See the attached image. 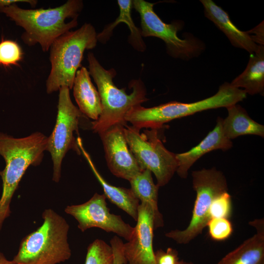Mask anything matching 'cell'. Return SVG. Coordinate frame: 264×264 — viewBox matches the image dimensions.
Returning <instances> with one entry per match:
<instances>
[{
  "instance_id": "6da1fadb",
  "label": "cell",
  "mask_w": 264,
  "mask_h": 264,
  "mask_svg": "<svg viewBox=\"0 0 264 264\" xmlns=\"http://www.w3.org/2000/svg\"><path fill=\"white\" fill-rule=\"evenodd\" d=\"M84 7L81 0H68L52 8L26 9L14 4L0 10L24 30L22 42L28 46L39 44L47 52L59 37L78 25Z\"/></svg>"
},
{
  "instance_id": "7a4b0ae2",
  "label": "cell",
  "mask_w": 264,
  "mask_h": 264,
  "mask_svg": "<svg viewBox=\"0 0 264 264\" xmlns=\"http://www.w3.org/2000/svg\"><path fill=\"white\" fill-rule=\"evenodd\" d=\"M48 137L35 132L22 138H15L0 132V155L5 166L0 171L2 191L0 198V231L4 220L11 215L12 197L27 169L42 162L46 151Z\"/></svg>"
},
{
  "instance_id": "3957f363",
  "label": "cell",
  "mask_w": 264,
  "mask_h": 264,
  "mask_svg": "<svg viewBox=\"0 0 264 264\" xmlns=\"http://www.w3.org/2000/svg\"><path fill=\"white\" fill-rule=\"evenodd\" d=\"M88 71L97 85L101 98L102 111L96 121L92 122V129L98 134L115 125H126L125 116L134 107L148 100L143 83L139 79L129 83L132 89L129 94L125 88H118L113 82L116 72L114 68H104L93 53L88 54Z\"/></svg>"
},
{
  "instance_id": "277c9868",
  "label": "cell",
  "mask_w": 264,
  "mask_h": 264,
  "mask_svg": "<svg viewBox=\"0 0 264 264\" xmlns=\"http://www.w3.org/2000/svg\"><path fill=\"white\" fill-rule=\"evenodd\" d=\"M42 224L21 241L13 262L17 264H58L70 259L69 225L51 209H45Z\"/></svg>"
},
{
  "instance_id": "5b68a950",
  "label": "cell",
  "mask_w": 264,
  "mask_h": 264,
  "mask_svg": "<svg viewBox=\"0 0 264 264\" xmlns=\"http://www.w3.org/2000/svg\"><path fill=\"white\" fill-rule=\"evenodd\" d=\"M246 97L243 89L225 82L218 92L206 99L190 103L172 101L157 106L146 108L138 105L132 108L125 116V121L132 126L158 129L167 122L209 109L227 108L242 101Z\"/></svg>"
},
{
  "instance_id": "8992f818",
  "label": "cell",
  "mask_w": 264,
  "mask_h": 264,
  "mask_svg": "<svg viewBox=\"0 0 264 264\" xmlns=\"http://www.w3.org/2000/svg\"><path fill=\"white\" fill-rule=\"evenodd\" d=\"M93 26L85 23L79 29L69 31L57 38L49 48L51 69L46 81V91L50 94L63 87L71 89L78 69L81 66L86 50L97 44Z\"/></svg>"
},
{
  "instance_id": "52a82bcc",
  "label": "cell",
  "mask_w": 264,
  "mask_h": 264,
  "mask_svg": "<svg viewBox=\"0 0 264 264\" xmlns=\"http://www.w3.org/2000/svg\"><path fill=\"white\" fill-rule=\"evenodd\" d=\"M192 176L196 198L191 220L185 229L173 230L165 234L179 244H187L201 234L210 220L209 211L212 201L228 191L225 176L214 167L193 171Z\"/></svg>"
},
{
  "instance_id": "ba28073f",
  "label": "cell",
  "mask_w": 264,
  "mask_h": 264,
  "mask_svg": "<svg viewBox=\"0 0 264 264\" xmlns=\"http://www.w3.org/2000/svg\"><path fill=\"white\" fill-rule=\"evenodd\" d=\"M124 135L131 152L141 170L148 169L157 180L158 187L167 184L177 168L176 154L168 151L158 137L157 129L140 130L127 125Z\"/></svg>"
},
{
  "instance_id": "9c48e42d",
  "label": "cell",
  "mask_w": 264,
  "mask_h": 264,
  "mask_svg": "<svg viewBox=\"0 0 264 264\" xmlns=\"http://www.w3.org/2000/svg\"><path fill=\"white\" fill-rule=\"evenodd\" d=\"M156 3L144 0H132V8L140 17L142 36L154 37L163 40L167 53L173 57L187 60L198 56L204 48L203 44L192 35L180 38L177 32L182 29L183 22L165 23L154 11Z\"/></svg>"
},
{
  "instance_id": "30bf717a",
  "label": "cell",
  "mask_w": 264,
  "mask_h": 264,
  "mask_svg": "<svg viewBox=\"0 0 264 264\" xmlns=\"http://www.w3.org/2000/svg\"><path fill=\"white\" fill-rule=\"evenodd\" d=\"M59 91L56 122L46 148L53 162L52 180L57 183L61 178L62 162L67 152L70 149L80 151L74 132H78L79 120L85 116L72 103L68 88L62 87Z\"/></svg>"
},
{
  "instance_id": "8fae6325",
  "label": "cell",
  "mask_w": 264,
  "mask_h": 264,
  "mask_svg": "<svg viewBox=\"0 0 264 264\" xmlns=\"http://www.w3.org/2000/svg\"><path fill=\"white\" fill-rule=\"evenodd\" d=\"M65 212L78 222V227L84 232L96 227L113 232L129 241L133 236L134 227L126 223L119 215L111 214L107 207L104 194L95 193L87 201L67 206Z\"/></svg>"
},
{
  "instance_id": "7c38bea8",
  "label": "cell",
  "mask_w": 264,
  "mask_h": 264,
  "mask_svg": "<svg viewBox=\"0 0 264 264\" xmlns=\"http://www.w3.org/2000/svg\"><path fill=\"white\" fill-rule=\"evenodd\" d=\"M124 126H112L99 134L109 170L116 176L130 181L142 170L129 149L124 135Z\"/></svg>"
},
{
  "instance_id": "4fadbf2b",
  "label": "cell",
  "mask_w": 264,
  "mask_h": 264,
  "mask_svg": "<svg viewBox=\"0 0 264 264\" xmlns=\"http://www.w3.org/2000/svg\"><path fill=\"white\" fill-rule=\"evenodd\" d=\"M133 236L124 243L123 252L129 264H156L153 249L154 215L151 206L141 202Z\"/></svg>"
},
{
  "instance_id": "5bb4252c",
  "label": "cell",
  "mask_w": 264,
  "mask_h": 264,
  "mask_svg": "<svg viewBox=\"0 0 264 264\" xmlns=\"http://www.w3.org/2000/svg\"><path fill=\"white\" fill-rule=\"evenodd\" d=\"M222 120V118L218 117L214 129L196 146L186 152L176 154L177 161L176 172L180 177L186 178L191 167L204 154L215 150L225 151L232 148V141L223 132Z\"/></svg>"
},
{
  "instance_id": "9a60e30c",
  "label": "cell",
  "mask_w": 264,
  "mask_h": 264,
  "mask_svg": "<svg viewBox=\"0 0 264 264\" xmlns=\"http://www.w3.org/2000/svg\"><path fill=\"white\" fill-rule=\"evenodd\" d=\"M205 16L222 31L231 44L245 49L250 54L258 50L260 44H256L248 32L240 30L230 19L228 13L212 0H200Z\"/></svg>"
},
{
  "instance_id": "2e32d148",
  "label": "cell",
  "mask_w": 264,
  "mask_h": 264,
  "mask_svg": "<svg viewBox=\"0 0 264 264\" xmlns=\"http://www.w3.org/2000/svg\"><path fill=\"white\" fill-rule=\"evenodd\" d=\"M250 224L257 233L224 256L217 264H264V220H256Z\"/></svg>"
},
{
  "instance_id": "e0dca14e",
  "label": "cell",
  "mask_w": 264,
  "mask_h": 264,
  "mask_svg": "<svg viewBox=\"0 0 264 264\" xmlns=\"http://www.w3.org/2000/svg\"><path fill=\"white\" fill-rule=\"evenodd\" d=\"M90 76L87 68L82 66L76 73L72 88L79 110L84 115L96 121L102 113V107L99 93Z\"/></svg>"
},
{
  "instance_id": "ac0fdd59",
  "label": "cell",
  "mask_w": 264,
  "mask_h": 264,
  "mask_svg": "<svg viewBox=\"0 0 264 264\" xmlns=\"http://www.w3.org/2000/svg\"><path fill=\"white\" fill-rule=\"evenodd\" d=\"M77 142L95 176L102 186L104 195L106 198L136 221L138 217V206L140 204L139 200L135 196L131 189L114 186L106 181L99 173L90 156L84 149L80 137L77 138Z\"/></svg>"
},
{
  "instance_id": "d6986e66",
  "label": "cell",
  "mask_w": 264,
  "mask_h": 264,
  "mask_svg": "<svg viewBox=\"0 0 264 264\" xmlns=\"http://www.w3.org/2000/svg\"><path fill=\"white\" fill-rule=\"evenodd\" d=\"M228 115L222 120L225 136L232 140L238 136L253 134L264 136V126L251 119L244 109L238 104L226 108Z\"/></svg>"
},
{
  "instance_id": "ffe728a7",
  "label": "cell",
  "mask_w": 264,
  "mask_h": 264,
  "mask_svg": "<svg viewBox=\"0 0 264 264\" xmlns=\"http://www.w3.org/2000/svg\"><path fill=\"white\" fill-rule=\"evenodd\" d=\"M238 88H242L246 93L264 94V46L260 44L253 54H250L245 70L231 83Z\"/></svg>"
},
{
  "instance_id": "44dd1931",
  "label": "cell",
  "mask_w": 264,
  "mask_h": 264,
  "mask_svg": "<svg viewBox=\"0 0 264 264\" xmlns=\"http://www.w3.org/2000/svg\"><path fill=\"white\" fill-rule=\"evenodd\" d=\"M117 3L119 8V15L112 23L106 26L104 29L97 34V41L103 44L106 43L112 34L114 28L120 22L127 24L131 34L128 42L136 50L143 52L146 49V44L142 39L141 30L134 24L131 15L132 0H118Z\"/></svg>"
},
{
  "instance_id": "7402d4cb",
  "label": "cell",
  "mask_w": 264,
  "mask_h": 264,
  "mask_svg": "<svg viewBox=\"0 0 264 264\" xmlns=\"http://www.w3.org/2000/svg\"><path fill=\"white\" fill-rule=\"evenodd\" d=\"M131 189L135 196L141 201L150 205L154 215V229L164 225L162 216L157 205L159 187L155 184L152 172L144 169L130 181Z\"/></svg>"
},
{
  "instance_id": "603a6c76",
  "label": "cell",
  "mask_w": 264,
  "mask_h": 264,
  "mask_svg": "<svg viewBox=\"0 0 264 264\" xmlns=\"http://www.w3.org/2000/svg\"><path fill=\"white\" fill-rule=\"evenodd\" d=\"M113 255L110 245L96 239L88 247L85 264H113Z\"/></svg>"
},
{
  "instance_id": "cb8c5ba5",
  "label": "cell",
  "mask_w": 264,
  "mask_h": 264,
  "mask_svg": "<svg viewBox=\"0 0 264 264\" xmlns=\"http://www.w3.org/2000/svg\"><path fill=\"white\" fill-rule=\"evenodd\" d=\"M22 58V49L15 41L2 40L0 42V65H17Z\"/></svg>"
},
{
  "instance_id": "d4e9b609",
  "label": "cell",
  "mask_w": 264,
  "mask_h": 264,
  "mask_svg": "<svg viewBox=\"0 0 264 264\" xmlns=\"http://www.w3.org/2000/svg\"><path fill=\"white\" fill-rule=\"evenodd\" d=\"M211 238L216 241H222L230 236L233 231L231 222L227 218H212L206 225Z\"/></svg>"
},
{
  "instance_id": "484cf974",
  "label": "cell",
  "mask_w": 264,
  "mask_h": 264,
  "mask_svg": "<svg viewBox=\"0 0 264 264\" xmlns=\"http://www.w3.org/2000/svg\"><path fill=\"white\" fill-rule=\"evenodd\" d=\"M231 212V196L225 192L216 198L211 205L209 211L210 219L212 218H227Z\"/></svg>"
},
{
  "instance_id": "4316f807",
  "label": "cell",
  "mask_w": 264,
  "mask_h": 264,
  "mask_svg": "<svg viewBox=\"0 0 264 264\" xmlns=\"http://www.w3.org/2000/svg\"><path fill=\"white\" fill-rule=\"evenodd\" d=\"M156 264H175L179 259L176 249L168 248L166 251L159 249L154 252Z\"/></svg>"
},
{
  "instance_id": "83f0119b",
  "label": "cell",
  "mask_w": 264,
  "mask_h": 264,
  "mask_svg": "<svg viewBox=\"0 0 264 264\" xmlns=\"http://www.w3.org/2000/svg\"><path fill=\"white\" fill-rule=\"evenodd\" d=\"M110 244L113 255V264H126L127 262L124 255V243L122 240L114 236L110 240Z\"/></svg>"
},
{
  "instance_id": "f1b7e54d",
  "label": "cell",
  "mask_w": 264,
  "mask_h": 264,
  "mask_svg": "<svg viewBox=\"0 0 264 264\" xmlns=\"http://www.w3.org/2000/svg\"><path fill=\"white\" fill-rule=\"evenodd\" d=\"M19 2L27 3L31 7H35L38 1L36 0H0V10L3 8Z\"/></svg>"
},
{
  "instance_id": "f546056e",
  "label": "cell",
  "mask_w": 264,
  "mask_h": 264,
  "mask_svg": "<svg viewBox=\"0 0 264 264\" xmlns=\"http://www.w3.org/2000/svg\"><path fill=\"white\" fill-rule=\"evenodd\" d=\"M0 264H17L12 261L8 260L3 253L0 252Z\"/></svg>"
},
{
  "instance_id": "4dcf8cb0",
  "label": "cell",
  "mask_w": 264,
  "mask_h": 264,
  "mask_svg": "<svg viewBox=\"0 0 264 264\" xmlns=\"http://www.w3.org/2000/svg\"><path fill=\"white\" fill-rule=\"evenodd\" d=\"M175 264H193L192 262H185L183 260L177 261Z\"/></svg>"
}]
</instances>
